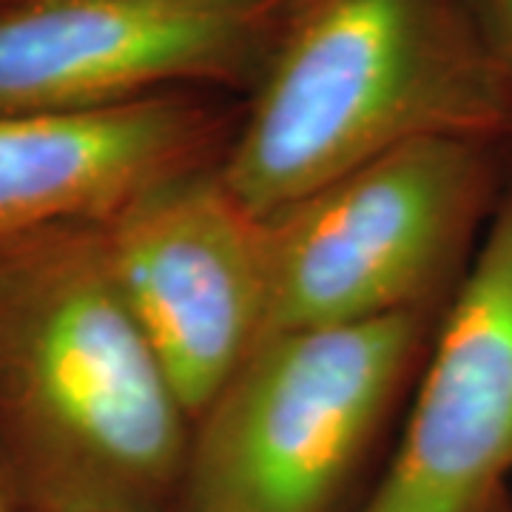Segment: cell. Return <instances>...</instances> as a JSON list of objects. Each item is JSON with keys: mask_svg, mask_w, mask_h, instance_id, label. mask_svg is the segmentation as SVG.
I'll return each mask as SVG.
<instances>
[{"mask_svg": "<svg viewBox=\"0 0 512 512\" xmlns=\"http://www.w3.org/2000/svg\"><path fill=\"white\" fill-rule=\"evenodd\" d=\"M191 427L100 222L0 248V461L20 510L177 507Z\"/></svg>", "mask_w": 512, "mask_h": 512, "instance_id": "obj_1", "label": "cell"}, {"mask_svg": "<svg viewBox=\"0 0 512 512\" xmlns=\"http://www.w3.org/2000/svg\"><path fill=\"white\" fill-rule=\"evenodd\" d=\"M217 163L271 217L407 143L512 137V83L476 0H288Z\"/></svg>", "mask_w": 512, "mask_h": 512, "instance_id": "obj_2", "label": "cell"}, {"mask_svg": "<svg viewBox=\"0 0 512 512\" xmlns=\"http://www.w3.org/2000/svg\"><path fill=\"white\" fill-rule=\"evenodd\" d=\"M433 308L265 336L191 427L183 512H342Z\"/></svg>", "mask_w": 512, "mask_h": 512, "instance_id": "obj_3", "label": "cell"}, {"mask_svg": "<svg viewBox=\"0 0 512 512\" xmlns=\"http://www.w3.org/2000/svg\"><path fill=\"white\" fill-rule=\"evenodd\" d=\"M495 148L407 143L271 214L265 336L433 308L498 202Z\"/></svg>", "mask_w": 512, "mask_h": 512, "instance_id": "obj_4", "label": "cell"}, {"mask_svg": "<svg viewBox=\"0 0 512 512\" xmlns=\"http://www.w3.org/2000/svg\"><path fill=\"white\" fill-rule=\"evenodd\" d=\"M103 225L111 271L191 421L271 319V225L217 163L151 185Z\"/></svg>", "mask_w": 512, "mask_h": 512, "instance_id": "obj_5", "label": "cell"}, {"mask_svg": "<svg viewBox=\"0 0 512 512\" xmlns=\"http://www.w3.org/2000/svg\"><path fill=\"white\" fill-rule=\"evenodd\" d=\"M288 0L0 6V117L86 114L191 86H254Z\"/></svg>", "mask_w": 512, "mask_h": 512, "instance_id": "obj_6", "label": "cell"}, {"mask_svg": "<svg viewBox=\"0 0 512 512\" xmlns=\"http://www.w3.org/2000/svg\"><path fill=\"white\" fill-rule=\"evenodd\" d=\"M512 481V185L430 342L390 464L353 512H493Z\"/></svg>", "mask_w": 512, "mask_h": 512, "instance_id": "obj_7", "label": "cell"}, {"mask_svg": "<svg viewBox=\"0 0 512 512\" xmlns=\"http://www.w3.org/2000/svg\"><path fill=\"white\" fill-rule=\"evenodd\" d=\"M234 128L188 92L86 114L0 117V248L69 222H106L151 185L220 163Z\"/></svg>", "mask_w": 512, "mask_h": 512, "instance_id": "obj_8", "label": "cell"}, {"mask_svg": "<svg viewBox=\"0 0 512 512\" xmlns=\"http://www.w3.org/2000/svg\"><path fill=\"white\" fill-rule=\"evenodd\" d=\"M487 35L512 83V0H476Z\"/></svg>", "mask_w": 512, "mask_h": 512, "instance_id": "obj_9", "label": "cell"}, {"mask_svg": "<svg viewBox=\"0 0 512 512\" xmlns=\"http://www.w3.org/2000/svg\"><path fill=\"white\" fill-rule=\"evenodd\" d=\"M0 512H23L20 510L18 498H15V490L9 484V476L3 470V461H0Z\"/></svg>", "mask_w": 512, "mask_h": 512, "instance_id": "obj_10", "label": "cell"}, {"mask_svg": "<svg viewBox=\"0 0 512 512\" xmlns=\"http://www.w3.org/2000/svg\"><path fill=\"white\" fill-rule=\"evenodd\" d=\"M493 512H512V495L507 498V501H501V504H498Z\"/></svg>", "mask_w": 512, "mask_h": 512, "instance_id": "obj_11", "label": "cell"}, {"mask_svg": "<svg viewBox=\"0 0 512 512\" xmlns=\"http://www.w3.org/2000/svg\"><path fill=\"white\" fill-rule=\"evenodd\" d=\"M12 3H23V0H0V6H12Z\"/></svg>", "mask_w": 512, "mask_h": 512, "instance_id": "obj_12", "label": "cell"}, {"mask_svg": "<svg viewBox=\"0 0 512 512\" xmlns=\"http://www.w3.org/2000/svg\"><path fill=\"white\" fill-rule=\"evenodd\" d=\"M146 512H183V510H177V507H168V510H146Z\"/></svg>", "mask_w": 512, "mask_h": 512, "instance_id": "obj_13", "label": "cell"}]
</instances>
